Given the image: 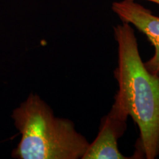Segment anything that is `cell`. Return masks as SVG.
Masks as SVG:
<instances>
[{
	"mask_svg": "<svg viewBox=\"0 0 159 159\" xmlns=\"http://www.w3.org/2000/svg\"><path fill=\"white\" fill-rule=\"evenodd\" d=\"M113 29L118 47L116 95L140 132L135 158L155 159L159 156V75L145 67L132 25L122 21Z\"/></svg>",
	"mask_w": 159,
	"mask_h": 159,
	"instance_id": "cell-1",
	"label": "cell"
},
{
	"mask_svg": "<svg viewBox=\"0 0 159 159\" xmlns=\"http://www.w3.org/2000/svg\"><path fill=\"white\" fill-rule=\"evenodd\" d=\"M21 140L12 152L18 159H82L86 138L69 119L55 116L38 94H30L12 113Z\"/></svg>",
	"mask_w": 159,
	"mask_h": 159,
	"instance_id": "cell-2",
	"label": "cell"
},
{
	"mask_svg": "<svg viewBox=\"0 0 159 159\" xmlns=\"http://www.w3.org/2000/svg\"><path fill=\"white\" fill-rule=\"evenodd\" d=\"M129 113L122 100L115 94L111 111L101 119L99 134L83 155L82 159H127L120 152L118 140L127 129Z\"/></svg>",
	"mask_w": 159,
	"mask_h": 159,
	"instance_id": "cell-3",
	"label": "cell"
},
{
	"mask_svg": "<svg viewBox=\"0 0 159 159\" xmlns=\"http://www.w3.org/2000/svg\"><path fill=\"white\" fill-rule=\"evenodd\" d=\"M111 9L122 22L134 26L154 47L153 56L144 63L151 74L159 75V17L135 0L114 2Z\"/></svg>",
	"mask_w": 159,
	"mask_h": 159,
	"instance_id": "cell-4",
	"label": "cell"
},
{
	"mask_svg": "<svg viewBox=\"0 0 159 159\" xmlns=\"http://www.w3.org/2000/svg\"><path fill=\"white\" fill-rule=\"evenodd\" d=\"M136 1V0H135ZM146 1H149V2H154V3H156L159 5V0H146Z\"/></svg>",
	"mask_w": 159,
	"mask_h": 159,
	"instance_id": "cell-5",
	"label": "cell"
}]
</instances>
